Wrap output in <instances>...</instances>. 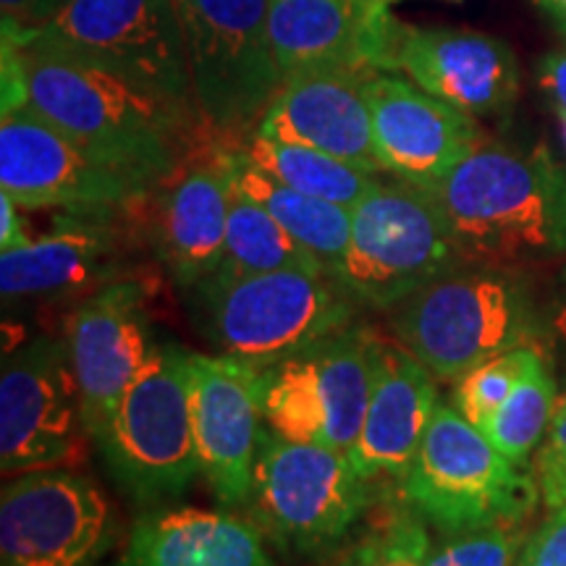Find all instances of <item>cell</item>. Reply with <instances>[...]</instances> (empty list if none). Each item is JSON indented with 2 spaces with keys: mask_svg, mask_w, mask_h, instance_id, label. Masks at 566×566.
Returning a JSON list of instances; mask_svg holds the SVG:
<instances>
[{
  "mask_svg": "<svg viewBox=\"0 0 566 566\" xmlns=\"http://www.w3.org/2000/svg\"><path fill=\"white\" fill-rule=\"evenodd\" d=\"M384 338L367 325H349L294 357L268 367L265 424L289 441L346 451L357 443Z\"/></svg>",
  "mask_w": 566,
  "mask_h": 566,
  "instance_id": "30bf717a",
  "label": "cell"
},
{
  "mask_svg": "<svg viewBox=\"0 0 566 566\" xmlns=\"http://www.w3.org/2000/svg\"><path fill=\"white\" fill-rule=\"evenodd\" d=\"M195 292L218 354L260 370L349 328L354 296L336 279L310 271H275L242 279H205Z\"/></svg>",
  "mask_w": 566,
  "mask_h": 566,
  "instance_id": "277c9868",
  "label": "cell"
},
{
  "mask_svg": "<svg viewBox=\"0 0 566 566\" xmlns=\"http://www.w3.org/2000/svg\"><path fill=\"white\" fill-rule=\"evenodd\" d=\"M520 527H480L441 535L428 554V566H516L522 551Z\"/></svg>",
  "mask_w": 566,
  "mask_h": 566,
  "instance_id": "4dcf8cb0",
  "label": "cell"
},
{
  "mask_svg": "<svg viewBox=\"0 0 566 566\" xmlns=\"http://www.w3.org/2000/svg\"><path fill=\"white\" fill-rule=\"evenodd\" d=\"M396 71L475 118L504 116L520 97V63L504 40L472 30L401 27Z\"/></svg>",
  "mask_w": 566,
  "mask_h": 566,
  "instance_id": "ffe728a7",
  "label": "cell"
},
{
  "mask_svg": "<svg viewBox=\"0 0 566 566\" xmlns=\"http://www.w3.org/2000/svg\"><path fill=\"white\" fill-rule=\"evenodd\" d=\"M63 342L82 394L84 422L95 436L158 346L150 336L145 286L124 279L84 296L69 317Z\"/></svg>",
  "mask_w": 566,
  "mask_h": 566,
  "instance_id": "ac0fdd59",
  "label": "cell"
},
{
  "mask_svg": "<svg viewBox=\"0 0 566 566\" xmlns=\"http://www.w3.org/2000/svg\"><path fill=\"white\" fill-rule=\"evenodd\" d=\"M200 475L221 509H244L263 436L265 370L226 354L187 352Z\"/></svg>",
  "mask_w": 566,
  "mask_h": 566,
  "instance_id": "9a60e30c",
  "label": "cell"
},
{
  "mask_svg": "<svg viewBox=\"0 0 566 566\" xmlns=\"http://www.w3.org/2000/svg\"><path fill=\"white\" fill-rule=\"evenodd\" d=\"M537 76H541V87L554 103L558 116L566 113V48L562 51L548 53L546 59L537 66Z\"/></svg>",
  "mask_w": 566,
  "mask_h": 566,
  "instance_id": "e575fe53",
  "label": "cell"
},
{
  "mask_svg": "<svg viewBox=\"0 0 566 566\" xmlns=\"http://www.w3.org/2000/svg\"><path fill=\"white\" fill-rule=\"evenodd\" d=\"M430 548L428 522L405 504L352 546L344 566H428Z\"/></svg>",
  "mask_w": 566,
  "mask_h": 566,
  "instance_id": "f546056e",
  "label": "cell"
},
{
  "mask_svg": "<svg viewBox=\"0 0 566 566\" xmlns=\"http://www.w3.org/2000/svg\"><path fill=\"white\" fill-rule=\"evenodd\" d=\"M556 412V384L546 357L535 354L533 363L516 380L509 399L491 417L483 433L514 464L527 467L533 451L546 438Z\"/></svg>",
  "mask_w": 566,
  "mask_h": 566,
  "instance_id": "83f0119b",
  "label": "cell"
},
{
  "mask_svg": "<svg viewBox=\"0 0 566 566\" xmlns=\"http://www.w3.org/2000/svg\"><path fill=\"white\" fill-rule=\"evenodd\" d=\"M365 92L380 171L424 192L485 142L475 116L438 101L399 71H373Z\"/></svg>",
  "mask_w": 566,
  "mask_h": 566,
  "instance_id": "2e32d148",
  "label": "cell"
},
{
  "mask_svg": "<svg viewBox=\"0 0 566 566\" xmlns=\"http://www.w3.org/2000/svg\"><path fill=\"white\" fill-rule=\"evenodd\" d=\"M92 446L122 491L139 504L179 499L200 475L187 349L155 346L153 357L105 417Z\"/></svg>",
  "mask_w": 566,
  "mask_h": 566,
  "instance_id": "5b68a950",
  "label": "cell"
},
{
  "mask_svg": "<svg viewBox=\"0 0 566 566\" xmlns=\"http://www.w3.org/2000/svg\"><path fill=\"white\" fill-rule=\"evenodd\" d=\"M370 504V483L346 451L289 441L265 424L247 512L279 548L302 556L334 551Z\"/></svg>",
  "mask_w": 566,
  "mask_h": 566,
  "instance_id": "52a82bcc",
  "label": "cell"
},
{
  "mask_svg": "<svg viewBox=\"0 0 566 566\" xmlns=\"http://www.w3.org/2000/svg\"><path fill=\"white\" fill-rule=\"evenodd\" d=\"M0 192L27 210H118L155 187L90 153L24 105L0 118Z\"/></svg>",
  "mask_w": 566,
  "mask_h": 566,
  "instance_id": "5bb4252c",
  "label": "cell"
},
{
  "mask_svg": "<svg viewBox=\"0 0 566 566\" xmlns=\"http://www.w3.org/2000/svg\"><path fill=\"white\" fill-rule=\"evenodd\" d=\"M391 328L438 380L457 384L488 359L525 346L530 307L509 271L459 265L396 307Z\"/></svg>",
  "mask_w": 566,
  "mask_h": 566,
  "instance_id": "8992f818",
  "label": "cell"
},
{
  "mask_svg": "<svg viewBox=\"0 0 566 566\" xmlns=\"http://www.w3.org/2000/svg\"><path fill=\"white\" fill-rule=\"evenodd\" d=\"M231 195V150L189 163L163 195L153 229L155 254L179 286L195 289L221 268Z\"/></svg>",
  "mask_w": 566,
  "mask_h": 566,
  "instance_id": "603a6c76",
  "label": "cell"
},
{
  "mask_svg": "<svg viewBox=\"0 0 566 566\" xmlns=\"http://www.w3.org/2000/svg\"><path fill=\"white\" fill-rule=\"evenodd\" d=\"M66 3L69 0H0L3 40L27 48Z\"/></svg>",
  "mask_w": 566,
  "mask_h": 566,
  "instance_id": "836d02e7",
  "label": "cell"
},
{
  "mask_svg": "<svg viewBox=\"0 0 566 566\" xmlns=\"http://www.w3.org/2000/svg\"><path fill=\"white\" fill-rule=\"evenodd\" d=\"M399 495L441 535L520 527L543 499L525 467L501 454L454 405H438Z\"/></svg>",
  "mask_w": 566,
  "mask_h": 566,
  "instance_id": "3957f363",
  "label": "cell"
},
{
  "mask_svg": "<svg viewBox=\"0 0 566 566\" xmlns=\"http://www.w3.org/2000/svg\"><path fill=\"white\" fill-rule=\"evenodd\" d=\"M388 0H271V48L281 80L310 71H396L401 24Z\"/></svg>",
  "mask_w": 566,
  "mask_h": 566,
  "instance_id": "e0dca14e",
  "label": "cell"
},
{
  "mask_svg": "<svg viewBox=\"0 0 566 566\" xmlns=\"http://www.w3.org/2000/svg\"><path fill=\"white\" fill-rule=\"evenodd\" d=\"M27 108L155 189L187 166L202 113L124 76L21 48Z\"/></svg>",
  "mask_w": 566,
  "mask_h": 566,
  "instance_id": "6da1fadb",
  "label": "cell"
},
{
  "mask_svg": "<svg viewBox=\"0 0 566 566\" xmlns=\"http://www.w3.org/2000/svg\"><path fill=\"white\" fill-rule=\"evenodd\" d=\"M205 124L239 132L283 87L271 48V0H176Z\"/></svg>",
  "mask_w": 566,
  "mask_h": 566,
  "instance_id": "8fae6325",
  "label": "cell"
},
{
  "mask_svg": "<svg viewBox=\"0 0 566 566\" xmlns=\"http://www.w3.org/2000/svg\"><path fill=\"white\" fill-rule=\"evenodd\" d=\"M27 48L90 63L197 108L176 0H69Z\"/></svg>",
  "mask_w": 566,
  "mask_h": 566,
  "instance_id": "9c48e42d",
  "label": "cell"
},
{
  "mask_svg": "<svg viewBox=\"0 0 566 566\" xmlns=\"http://www.w3.org/2000/svg\"><path fill=\"white\" fill-rule=\"evenodd\" d=\"M116 537L111 501L76 472H24L3 485L0 566H97Z\"/></svg>",
  "mask_w": 566,
  "mask_h": 566,
  "instance_id": "4fadbf2b",
  "label": "cell"
},
{
  "mask_svg": "<svg viewBox=\"0 0 566 566\" xmlns=\"http://www.w3.org/2000/svg\"><path fill=\"white\" fill-rule=\"evenodd\" d=\"M30 242V237L24 233L19 218V205L11 200L9 195L0 192V252L13 250Z\"/></svg>",
  "mask_w": 566,
  "mask_h": 566,
  "instance_id": "d590c367",
  "label": "cell"
},
{
  "mask_svg": "<svg viewBox=\"0 0 566 566\" xmlns=\"http://www.w3.org/2000/svg\"><path fill=\"white\" fill-rule=\"evenodd\" d=\"M438 401L436 375L399 342H384L357 443L349 459L357 475L375 485L407 475L420 451Z\"/></svg>",
  "mask_w": 566,
  "mask_h": 566,
  "instance_id": "7402d4cb",
  "label": "cell"
},
{
  "mask_svg": "<svg viewBox=\"0 0 566 566\" xmlns=\"http://www.w3.org/2000/svg\"><path fill=\"white\" fill-rule=\"evenodd\" d=\"M535 480L541 485L543 504L548 509L566 504V396L562 405H556L546 441L537 451Z\"/></svg>",
  "mask_w": 566,
  "mask_h": 566,
  "instance_id": "1f68e13d",
  "label": "cell"
},
{
  "mask_svg": "<svg viewBox=\"0 0 566 566\" xmlns=\"http://www.w3.org/2000/svg\"><path fill=\"white\" fill-rule=\"evenodd\" d=\"M388 3H399V0H388Z\"/></svg>",
  "mask_w": 566,
  "mask_h": 566,
  "instance_id": "ab89813d",
  "label": "cell"
},
{
  "mask_svg": "<svg viewBox=\"0 0 566 566\" xmlns=\"http://www.w3.org/2000/svg\"><path fill=\"white\" fill-rule=\"evenodd\" d=\"M464 265L438 200L407 181L380 187L352 210L338 283L373 310H396L438 275Z\"/></svg>",
  "mask_w": 566,
  "mask_h": 566,
  "instance_id": "ba28073f",
  "label": "cell"
},
{
  "mask_svg": "<svg viewBox=\"0 0 566 566\" xmlns=\"http://www.w3.org/2000/svg\"><path fill=\"white\" fill-rule=\"evenodd\" d=\"M113 210H74L45 237L0 252L3 300H84L124 281L129 233Z\"/></svg>",
  "mask_w": 566,
  "mask_h": 566,
  "instance_id": "d6986e66",
  "label": "cell"
},
{
  "mask_svg": "<svg viewBox=\"0 0 566 566\" xmlns=\"http://www.w3.org/2000/svg\"><path fill=\"white\" fill-rule=\"evenodd\" d=\"M239 150L252 163H258L263 171L271 174L273 179L296 189V192L313 195L317 200H328L349 210L357 208L384 181L380 174L365 171V168L336 158V155L313 150V147L304 145L268 139L254 132Z\"/></svg>",
  "mask_w": 566,
  "mask_h": 566,
  "instance_id": "484cf974",
  "label": "cell"
},
{
  "mask_svg": "<svg viewBox=\"0 0 566 566\" xmlns=\"http://www.w3.org/2000/svg\"><path fill=\"white\" fill-rule=\"evenodd\" d=\"M275 271H310L323 273V265L304 250L296 239L265 208L242 195L233 184L229 208V233L226 254L216 279H242V275Z\"/></svg>",
  "mask_w": 566,
  "mask_h": 566,
  "instance_id": "4316f807",
  "label": "cell"
},
{
  "mask_svg": "<svg viewBox=\"0 0 566 566\" xmlns=\"http://www.w3.org/2000/svg\"><path fill=\"white\" fill-rule=\"evenodd\" d=\"M90 443L66 342L30 338L6 357L0 373L3 475L82 464Z\"/></svg>",
  "mask_w": 566,
  "mask_h": 566,
  "instance_id": "7c38bea8",
  "label": "cell"
},
{
  "mask_svg": "<svg viewBox=\"0 0 566 566\" xmlns=\"http://www.w3.org/2000/svg\"><path fill=\"white\" fill-rule=\"evenodd\" d=\"M551 331H554L556 338H562V342L566 344V296H564V302L556 307L554 317H551Z\"/></svg>",
  "mask_w": 566,
  "mask_h": 566,
  "instance_id": "74e56055",
  "label": "cell"
},
{
  "mask_svg": "<svg viewBox=\"0 0 566 566\" xmlns=\"http://www.w3.org/2000/svg\"><path fill=\"white\" fill-rule=\"evenodd\" d=\"M516 566H566V504L548 509L546 520L522 543Z\"/></svg>",
  "mask_w": 566,
  "mask_h": 566,
  "instance_id": "d6a6232c",
  "label": "cell"
},
{
  "mask_svg": "<svg viewBox=\"0 0 566 566\" xmlns=\"http://www.w3.org/2000/svg\"><path fill=\"white\" fill-rule=\"evenodd\" d=\"M231 160L239 192L271 212L304 250L313 252L331 279H338L352 237V210L286 187L247 158L239 147L231 150Z\"/></svg>",
  "mask_w": 566,
  "mask_h": 566,
  "instance_id": "d4e9b609",
  "label": "cell"
},
{
  "mask_svg": "<svg viewBox=\"0 0 566 566\" xmlns=\"http://www.w3.org/2000/svg\"><path fill=\"white\" fill-rule=\"evenodd\" d=\"M108 566H275L263 533L231 512L166 509L134 522L122 556Z\"/></svg>",
  "mask_w": 566,
  "mask_h": 566,
  "instance_id": "cb8c5ba5",
  "label": "cell"
},
{
  "mask_svg": "<svg viewBox=\"0 0 566 566\" xmlns=\"http://www.w3.org/2000/svg\"><path fill=\"white\" fill-rule=\"evenodd\" d=\"M370 74L328 69L286 80L254 126V134L313 147L365 171L384 174L373 150V118L365 92Z\"/></svg>",
  "mask_w": 566,
  "mask_h": 566,
  "instance_id": "44dd1931",
  "label": "cell"
},
{
  "mask_svg": "<svg viewBox=\"0 0 566 566\" xmlns=\"http://www.w3.org/2000/svg\"><path fill=\"white\" fill-rule=\"evenodd\" d=\"M430 195L464 265L512 273L566 254V168L546 147L480 142Z\"/></svg>",
  "mask_w": 566,
  "mask_h": 566,
  "instance_id": "7a4b0ae2",
  "label": "cell"
},
{
  "mask_svg": "<svg viewBox=\"0 0 566 566\" xmlns=\"http://www.w3.org/2000/svg\"><path fill=\"white\" fill-rule=\"evenodd\" d=\"M537 3H541L543 9L558 21V27L566 32V0H537Z\"/></svg>",
  "mask_w": 566,
  "mask_h": 566,
  "instance_id": "8d00e7d4",
  "label": "cell"
},
{
  "mask_svg": "<svg viewBox=\"0 0 566 566\" xmlns=\"http://www.w3.org/2000/svg\"><path fill=\"white\" fill-rule=\"evenodd\" d=\"M558 118H562V132H564V142H566V113H564V116H558Z\"/></svg>",
  "mask_w": 566,
  "mask_h": 566,
  "instance_id": "f35d334b",
  "label": "cell"
},
{
  "mask_svg": "<svg viewBox=\"0 0 566 566\" xmlns=\"http://www.w3.org/2000/svg\"><path fill=\"white\" fill-rule=\"evenodd\" d=\"M535 354V346H516L512 352L488 359V363L475 367V370L467 373L462 380H457V391L451 405H454V409L464 420L475 424L478 430H485V424L491 422V417L509 399L516 380L522 378V373L533 363Z\"/></svg>",
  "mask_w": 566,
  "mask_h": 566,
  "instance_id": "f1b7e54d",
  "label": "cell"
}]
</instances>
